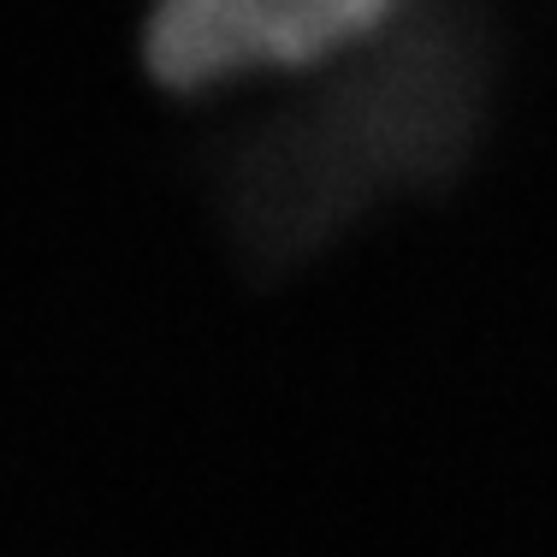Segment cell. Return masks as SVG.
Returning a JSON list of instances; mask_svg holds the SVG:
<instances>
[{"mask_svg": "<svg viewBox=\"0 0 557 557\" xmlns=\"http://www.w3.org/2000/svg\"><path fill=\"white\" fill-rule=\"evenodd\" d=\"M416 0H149L143 77L178 108H214L362 60Z\"/></svg>", "mask_w": 557, "mask_h": 557, "instance_id": "1", "label": "cell"}]
</instances>
